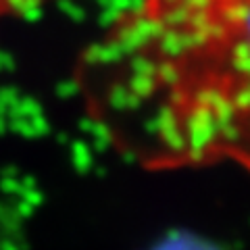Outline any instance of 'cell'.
<instances>
[{"label": "cell", "mask_w": 250, "mask_h": 250, "mask_svg": "<svg viewBox=\"0 0 250 250\" xmlns=\"http://www.w3.org/2000/svg\"><path fill=\"white\" fill-rule=\"evenodd\" d=\"M40 2V0H0V13H9V11H17V9H25Z\"/></svg>", "instance_id": "7a4b0ae2"}, {"label": "cell", "mask_w": 250, "mask_h": 250, "mask_svg": "<svg viewBox=\"0 0 250 250\" xmlns=\"http://www.w3.org/2000/svg\"><path fill=\"white\" fill-rule=\"evenodd\" d=\"M75 85L131 165L250 177V0H138L82 54Z\"/></svg>", "instance_id": "6da1fadb"}]
</instances>
